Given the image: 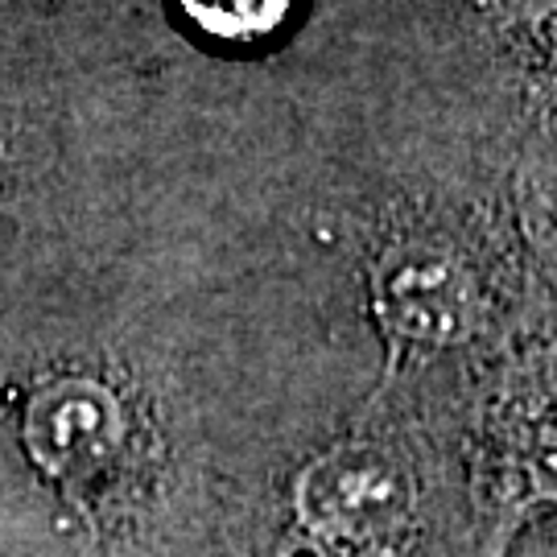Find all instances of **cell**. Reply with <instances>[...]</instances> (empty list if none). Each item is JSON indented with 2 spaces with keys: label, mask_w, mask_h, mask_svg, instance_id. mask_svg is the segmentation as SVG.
Returning <instances> with one entry per match:
<instances>
[{
  "label": "cell",
  "mask_w": 557,
  "mask_h": 557,
  "mask_svg": "<svg viewBox=\"0 0 557 557\" xmlns=\"http://www.w3.org/2000/svg\"><path fill=\"white\" fill-rule=\"evenodd\" d=\"M372 314L384 338V384L487 331L492 298L479 264L438 232H405L372 257Z\"/></svg>",
  "instance_id": "1"
},
{
  "label": "cell",
  "mask_w": 557,
  "mask_h": 557,
  "mask_svg": "<svg viewBox=\"0 0 557 557\" xmlns=\"http://www.w3.org/2000/svg\"><path fill=\"white\" fill-rule=\"evenodd\" d=\"M25 450L71 504L96 512L116 499L140 467V430L112 384L96 376H54L34 388L21 418Z\"/></svg>",
  "instance_id": "2"
},
{
  "label": "cell",
  "mask_w": 557,
  "mask_h": 557,
  "mask_svg": "<svg viewBox=\"0 0 557 557\" xmlns=\"http://www.w3.org/2000/svg\"><path fill=\"white\" fill-rule=\"evenodd\" d=\"M479 496L492 557H504L524 520L557 508V343L504 380L487 418Z\"/></svg>",
  "instance_id": "3"
},
{
  "label": "cell",
  "mask_w": 557,
  "mask_h": 557,
  "mask_svg": "<svg viewBox=\"0 0 557 557\" xmlns=\"http://www.w3.org/2000/svg\"><path fill=\"white\" fill-rule=\"evenodd\" d=\"M294 512L319 545L368 557L405 533L413 517V479L376 442H343L301 471Z\"/></svg>",
  "instance_id": "4"
},
{
  "label": "cell",
  "mask_w": 557,
  "mask_h": 557,
  "mask_svg": "<svg viewBox=\"0 0 557 557\" xmlns=\"http://www.w3.org/2000/svg\"><path fill=\"white\" fill-rule=\"evenodd\" d=\"M182 9L207 34L223 41H244L273 34L294 9V0H182Z\"/></svg>",
  "instance_id": "5"
}]
</instances>
